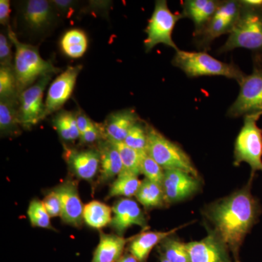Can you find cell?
Returning a JSON list of instances; mask_svg holds the SVG:
<instances>
[{
  "instance_id": "6da1fadb",
  "label": "cell",
  "mask_w": 262,
  "mask_h": 262,
  "mask_svg": "<svg viewBox=\"0 0 262 262\" xmlns=\"http://www.w3.org/2000/svg\"><path fill=\"white\" fill-rule=\"evenodd\" d=\"M251 181L244 189L213 203L207 211L214 233L232 251L236 262H239V248L261 212L259 203L251 194Z\"/></svg>"
},
{
  "instance_id": "7a4b0ae2",
  "label": "cell",
  "mask_w": 262,
  "mask_h": 262,
  "mask_svg": "<svg viewBox=\"0 0 262 262\" xmlns=\"http://www.w3.org/2000/svg\"><path fill=\"white\" fill-rule=\"evenodd\" d=\"M8 34L15 46L13 70L19 94L35 83L43 76L54 75L61 72L51 61L43 59L37 46L20 42L10 26Z\"/></svg>"
},
{
  "instance_id": "3957f363",
  "label": "cell",
  "mask_w": 262,
  "mask_h": 262,
  "mask_svg": "<svg viewBox=\"0 0 262 262\" xmlns=\"http://www.w3.org/2000/svg\"><path fill=\"white\" fill-rule=\"evenodd\" d=\"M172 64L180 69L189 78L201 76H222L241 84L246 77L237 66L215 59L206 52H189L178 50Z\"/></svg>"
},
{
  "instance_id": "277c9868",
  "label": "cell",
  "mask_w": 262,
  "mask_h": 262,
  "mask_svg": "<svg viewBox=\"0 0 262 262\" xmlns=\"http://www.w3.org/2000/svg\"><path fill=\"white\" fill-rule=\"evenodd\" d=\"M241 3L238 20L218 52L227 53L236 48H245L255 52V56H262V6Z\"/></svg>"
},
{
  "instance_id": "5b68a950",
  "label": "cell",
  "mask_w": 262,
  "mask_h": 262,
  "mask_svg": "<svg viewBox=\"0 0 262 262\" xmlns=\"http://www.w3.org/2000/svg\"><path fill=\"white\" fill-rule=\"evenodd\" d=\"M147 136L146 152L164 170H180L198 178L199 173L192 160L179 144L148 124Z\"/></svg>"
},
{
  "instance_id": "8992f818",
  "label": "cell",
  "mask_w": 262,
  "mask_h": 262,
  "mask_svg": "<svg viewBox=\"0 0 262 262\" xmlns=\"http://www.w3.org/2000/svg\"><path fill=\"white\" fill-rule=\"evenodd\" d=\"M261 115L254 114L244 117V125L234 144V165L248 164L251 168V179L256 172H262V130L257 125Z\"/></svg>"
},
{
  "instance_id": "52a82bcc",
  "label": "cell",
  "mask_w": 262,
  "mask_h": 262,
  "mask_svg": "<svg viewBox=\"0 0 262 262\" xmlns=\"http://www.w3.org/2000/svg\"><path fill=\"white\" fill-rule=\"evenodd\" d=\"M184 18L182 13H174L169 9L166 0L155 1V9L151 18L148 20L144 41V48L149 53L160 44L173 48L176 51L179 48L173 39V32L176 24Z\"/></svg>"
},
{
  "instance_id": "ba28073f",
  "label": "cell",
  "mask_w": 262,
  "mask_h": 262,
  "mask_svg": "<svg viewBox=\"0 0 262 262\" xmlns=\"http://www.w3.org/2000/svg\"><path fill=\"white\" fill-rule=\"evenodd\" d=\"M253 63L252 73L239 84L238 96L227 110L229 117L262 114V65L255 60Z\"/></svg>"
},
{
  "instance_id": "9c48e42d",
  "label": "cell",
  "mask_w": 262,
  "mask_h": 262,
  "mask_svg": "<svg viewBox=\"0 0 262 262\" xmlns=\"http://www.w3.org/2000/svg\"><path fill=\"white\" fill-rule=\"evenodd\" d=\"M53 75L43 76L18 96L19 118L23 128L31 129L46 117L44 92Z\"/></svg>"
},
{
  "instance_id": "30bf717a",
  "label": "cell",
  "mask_w": 262,
  "mask_h": 262,
  "mask_svg": "<svg viewBox=\"0 0 262 262\" xmlns=\"http://www.w3.org/2000/svg\"><path fill=\"white\" fill-rule=\"evenodd\" d=\"M82 69V65L69 67L53 81L48 89L45 102L46 117L59 112L70 99Z\"/></svg>"
},
{
  "instance_id": "8fae6325",
  "label": "cell",
  "mask_w": 262,
  "mask_h": 262,
  "mask_svg": "<svg viewBox=\"0 0 262 262\" xmlns=\"http://www.w3.org/2000/svg\"><path fill=\"white\" fill-rule=\"evenodd\" d=\"M199 179L180 170H165L163 187L165 203H173L187 199L199 189Z\"/></svg>"
},
{
  "instance_id": "7c38bea8",
  "label": "cell",
  "mask_w": 262,
  "mask_h": 262,
  "mask_svg": "<svg viewBox=\"0 0 262 262\" xmlns=\"http://www.w3.org/2000/svg\"><path fill=\"white\" fill-rule=\"evenodd\" d=\"M112 229L116 234L122 236L133 227L139 226L141 228H147V220L139 203L130 198H122L114 204Z\"/></svg>"
},
{
  "instance_id": "4fadbf2b",
  "label": "cell",
  "mask_w": 262,
  "mask_h": 262,
  "mask_svg": "<svg viewBox=\"0 0 262 262\" xmlns=\"http://www.w3.org/2000/svg\"><path fill=\"white\" fill-rule=\"evenodd\" d=\"M61 202V218L67 225L79 227L82 225L84 206L79 194L77 184L66 181L55 188Z\"/></svg>"
},
{
  "instance_id": "5bb4252c",
  "label": "cell",
  "mask_w": 262,
  "mask_h": 262,
  "mask_svg": "<svg viewBox=\"0 0 262 262\" xmlns=\"http://www.w3.org/2000/svg\"><path fill=\"white\" fill-rule=\"evenodd\" d=\"M189 262H231L228 248L215 233L186 244Z\"/></svg>"
},
{
  "instance_id": "9a60e30c",
  "label": "cell",
  "mask_w": 262,
  "mask_h": 262,
  "mask_svg": "<svg viewBox=\"0 0 262 262\" xmlns=\"http://www.w3.org/2000/svg\"><path fill=\"white\" fill-rule=\"evenodd\" d=\"M64 158L72 173L82 180H92L100 170V152L98 149L77 150L66 148Z\"/></svg>"
},
{
  "instance_id": "2e32d148",
  "label": "cell",
  "mask_w": 262,
  "mask_h": 262,
  "mask_svg": "<svg viewBox=\"0 0 262 262\" xmlns=\"http://www.w3.org/2000/svg\"><path fill=\"white\" fill-rule=\"evenodd\" d=\"M140 120L133 108H124L110 114L103 124L105 139L113 143L123 142L131 127Z\"/></svg>"
},
{
  "instance_id": "e0dca14e",
  "label": "cell",
  "mask_w": 262,
  "mask_h": 262,
  "mask_svg": "<svg viewBox=\"0 0 262 262\" xmlns=\"http://www.w3.org/2000/svg\"><path fill=\"white\" fill-rule=\"evenodd\" d=\"M55 11L51 1L29 0L24 6V20L31 30L40 32L53 24Z\"/></svg>"
},
{
  "instance_id": "ac0fdd59",
  "label": "cell",
  "mask_w": 262,
  "mask_h": 262,
  "mask_svg": "<svg viewBox=\"0 0 262 262\" xmlns=\"http://www.w3.org/2000/svg\"><path fill=\"white\" fill-rule=\"evenodd\" d=\"M221 2L217 0H185L182 2L184 18L192 20L194 25V36L206 27L214 16Z\"/></svg>"
},
{
  "instance_id": "d6986e66",
  "label": "cell",
  "mask_w": 262,
  "mask_h": 262,
  "mask_svg": "<svg viewBox=\"0 0 262 262\" xmlns=\"http://www.w3.org/2000/svg\"><path fill=\"white\" fill-rule=\"evenodd\" d=\"M182 227H184V226L165 232L147 231L141 232V234L131 238L128 246L129 252L138 260V261L146 262L150 253L155 246L161 244L164 239L168 238Z\"/></svg>"
},
{
  "instance_id": "ffe728a7",
  "label": "cell",
  "mask_w": 262,
  "mask_h": 262,
  "mask_svg": "<svg viewBox=\"0 0 262 262\" xmlns=\"http://www.w3.org/2000/svg\"><path fill=\"white\" fill-rule=\"evenodd\" d=\"M100 152V182H106L115 178L123 170V165L116 146L111 141L102 140L98 143Z\"/></svg>"
},
{
  "instance_id": "44dd1931",
  "label": "cell",
  "mask_w": 262,
  "mask_h": 262,
  "mask_svg": "<svg viewBox=\"0 0 262 262\" xmlns=\"http://www.w3.org/2000/svg\"><path fill=\"white\" fill-rule=\"evenodd\" d=\"M126 239L118 234H100L99 243L95 250L91 262H116L123 256Z\"/></svg>"
},
{
  "instance_id": "7402d4cb",
  "label": "cell",
  "mask_w": 262,
  "mask_h": 262,
  "mask_svg": "<svg viewBox=\"0 0 262 262\" xmlns=\"http://www.w3.org/2000/svg\"><path fill=\"white\" fill-rule=\"evenodd\" d=\"M237 21L221 18L214 15L204 29L199 34L194 36L198 48L204 50L210 49L211 43L216 38L225 34H230Z\"/></svg>"
},
{
  "instance_id": "603a6c76",
  "label": "cell",
  "mask_w": 262,
  "mask_h": 262,
  "mask_svg": "<svg viewBox=\"0 0 262 262\" xmlns=\"http://www.w3.org/2000/svg\"><path fill=\"white\" fill-rule=\"evenodd\" d=\"M18 99H0V132L2 136H13L20 134Z\"/></svg>"
},
{
  "instance_id": "cb8c5ba5",
  "label": "cell",
  "mask_w": 262,
  "mask_h": 262,
  "mask_svg": "<svg viewBox=\"0 0 262 262\" xmlns=\"http://www.w3.org/2000/svg\"><path fill=\"white\" fill-rule=\"evenodd\" d=\"M112 214L113 209L102 202L93 201L84 206V222L94 229H101L110 225Z\"/></svg>"
},
{
  "instance_id": "d4e9b609",
  "label": "cell",
  "mask_w": 262,
  "mask_h": 262,
  "mask_svg": "<svg viewBox=\"0 0 262 262\" xmlns=\"http://www.w3.org/2000/svg\"><path fill=\"white\" fill-rule=\"evenodd\" d=\"M52 122L62 140L71 142L80 139V133L77 126L76 113L60 110L53 117Z\"/></svg>"
},
{
  "instance_id": "484cf974",
  "label": "cell",
  "mask_w": 262,
  "mask_h": 262,
  "mask_svg": "<svg viewBox=\"0 0 262 262\" xmlns=\"http://www.w3.org/2000/svg\"><path fill=\"white\" fill-rule=\"evenodd\" d=\"M60 46L66 56L72 58H79L87 51L89 40L83 31L71 29L62 36Z\"/></svg>"
},
{
  "instance_id": "4316f807",
  "label": "cell",
  "mask_w": 262,
  "mask_h": 262,
  "mask_svg": "<svg viewBox=\"0 0 262 262\" xmlns=\"http://www.w3.org/2000/svg\"><path fill=\"white\" fill-rule=\"evenodd\" d=\"M141 184V181L139 180V176L122 170L112 184L106 198L110 199L115 196L130 198L131 196H136Z\"/></svg>"
},
{
  "instance_id": "83f0119b",
  "label": "cell",
  "mask_w": 262,
  "mask_h": 262,
  "mask_svg": "<svg viewBox=\"0 0 262 262\" xmlns=\"http://www.w3.org/2000/svg\"><path fill=\"white\" fill-rule=\"evenodd\" d=\"M136 198L138 202L146 208H159L165 203L162 185L146 179L141 181Z\"/></svg>"
},
{
  "instance_id": "f1b7e54d",
  "label": "cell",
  "mask_w": 262,
  "mask_h": 262,
  "mask_svg": "<svg viewBox=\"0 0 262 262\" xmlns=\"http://www.w3.org/2000/svg\"><path fill=\"white\" fill-rule=\"evenodd\" d=\"M116 146L123 165V170L139 176L141 173V162L146 151H139L132 149L123 142L114 143Z\"/></svg>"
},
{
  "instance_id": "f546056e",
  "label": "cell",
  "mask_w": 262,
  "mask_h": 262,
  "mask_svg": "<svg viewBox=\"0 0 262 262\" xmlns=\"http://www.w3.org/2000/svg\"><path fill=\"white\" fill-rule=\"evenodd\" d=\"M161 256L170 262H189L186 244L179 239L168 237L160 244Z\"/></svg>"
},
{
  "instance_id": "4dcf8cb0",
  "label": "cell",
  "mask_w": 262,
  "mask_h": 262,
  "mask_svg": "<svg viewBox=\"0 0 262 262\" xmlns=\"http://www.w3.org/2000/svg\"><path fill=\"white\" fill-rule=\"evenodd\" d=\"M18 96L13 67H0V99H18Z\"/></svg>"
},
{
  "instance_id": "1f68e13d",
  "label": "cell",
  "mask_w": 262,
  "mask_h": 262,
  "mask_svg": "<svg viewBox=\"0 0 262 262\" xmlns=\"http://www.w3.org/2000/svg\"><path fill=\"white\" fill-rule=\"evenodd\" d=\"M27 215L33 227L39 228L53 229L51 218L43 201L34 199L29 204Z\"/></svg>"
},
{
  "instance_id": "d6a6232c",
  "label": "cell",
  "mask_w": 262,
  "mask_h": 262,
  "mask_svg": "<svg viewBox=\"0 0 262 262\" xmlns=\"http://www.w3.org/2000/svg\"><path fill=\"white\" fill-rule=\"evenodd\" d=\"M123 143L125 145L137 151H146L148 143L147 124L144 125L142 120L136 123L131 127Z\"/></svg>"
},
{
  "instance_id": "836d02e7",
  "label": "cell",
  "mask_w": 262,
  "mask_h": 262,
  "mask_svg": "<svg viewBox=\"0 0 262 262\" xmlns=\"http://www.w3.org/2000/svg\"><path fill=\"white\" fill-rule=\"evenodd\" d=\"M141 173L148 180L162 185L165 170L146 152L141 162Z\"/></svg>"
},
{
  "instance_id": "e575fe53",
  "label": "cell",
  "mask_w": 262,
  "mask_h": 262,
  "mask_svg": "<svg viewBox=\"0 0 262 262\" xmlns=\"http://www.w3.org/2000/svg\"><path fill=\"white\" fill-rule=\"evenodd\" d=\"M241 10V1H237V0L222 1L215 15L221 18L237 21Z\"/></svg>"
},
{
  "instance_id": "d590c367",
  "label": "cell",
  "mask_w": 262,
  "mask_h": 262,
  "mask_svg": "<svg viewBox=\"0 0 262 262\" xmlns=\"http://www.w3.org/2000/svg\"><path fill=\"white\" fill-rule=\"evenodd\" d=\"M13 43L5 32L0 33V65L1 67H13Z\"/></svg>"
},
{
  "instance_id": "8d00e7d4",
  "label": "cell",
  "mask_w": 262,
  "mask_h": 262,
  "mask_svg": "<svg viewBox=\"0 0 262 262\" xmlns=\"http://www.w3.org/2000/svg\"><path fill=\"white\" fill-rule=\"evenodd\" d=\"M79 139L81 144H92L104 140L103 125H99L95 122L94 125L90 127L89 130L81 134Z\"/></svg>"
},
{
  "instance_id": "74e56055",
  "label": "cell",
  "mask_w": 262,
  "mask_h": 262,
  "mask_svg": "<svg viewBox=\"0 0 262 262\" xmlns=\"http://www.w3.org/2000/svg\"><path fill=\"white\" fill-rule=\"evenodd\" d=\"M45 207L51 217L61 216L62 211L61 202L59 195L55 189L48 193L43 200Z\"/></svg>"
},
{
  "instance_id": "f35d334b",
  "label": "cell",
  "mask_w": 262,
  "mask_h": 262,
  "mask_svg": "<svg viewBox=\"0 0 262 262\" xmlns=\"http://www.w3.org/2000/svg\"><path fill=\"white\" fill-rule=\"evenodd\" d=\"M51 3L55 10L62 15H70L73 13L77 5V2L72 0H52Z\"/></svg>"
},
{
  "instance_id": "ab89813d",
  "label": "cell",
  "mask_w": 262,
  "mask_h": 262,
  "mask_svg": "<svg viewBox=\"0 0 262 262\" xmlns=\"http://www.w3.org/2000/svg\"><path fill=\"white\" fill-rule=\"evenodd\" d=\"M76 117H77V126L80 130V135L89 130L90 127H92L95 123L85 113H81V112L78 111L76 113Z\"/></svg>"
},
{
  "instance_id": "60d3db41",
  "label": "cell",
  "mask_w": 262,
  "mask_h": 262,
  "mask_svg": "<svg viewBox=\"0 0 262 262\" xmlns=\"http://www.w3.org/2000/svg\"><path fill=\"white\" fill-rule=\"evenodd\" d=\"M10 15V2L9 0L0 1V24L9 27Z\"/></svg>"
},
{
  "instance_id": "b9f144b4",
  "label": "cell",
  "mask_w": 262,
  "mask_h": 262,
  "mask_svg": "<svg viewBox=\"0 0 262 262\" xmlns=\"http://www.w3.org/2000/svg\"><path fill=\"white\" fill-rule=\"evenodd\" d=\"M116 262H139L138 260L136 259L135 257H134L133 255H131L130 253H127V254L123 255L118 261Z\"/></svg>"
},
{
  "instance_id": "7bdbcfd3",
  "label": "cell",
  "mask_w": 262,
  "mask_h": 262,
  "mask_svg": "<svg viewBox=\"0 0 262 262\" xmlns=\"http://www.w3.org/2000/svg\"><path fill=\"white\" fill-rule=\"evenodd\" d=\"M254 60L262 65V56H255Z\"/></svg>"
},
{
  "instance_id": "ee69618b",
  "label": "cell",
  "mask_w": 262,
  "mask_h": 262,
  "mask_svg": "<svg viewBox=\"0 0 262 262\" xmlns=\"http://www.w3.org/2000/svg\"><path fill=\"white\" fill-rule=\"evenodd\" d=\"M160 262H170L169 260L167 259V258L163 257L161 256V260H160Z\"/></svg>"
}]
</instances>
